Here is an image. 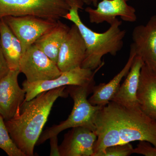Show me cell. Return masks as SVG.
I'll list each match as a JSON object with an SVG mask.
<instances>
[{"mask_svg": "<svg viewBox=\"0 0 156 156\" xmlns=\"http://www.w3.org/2000/svg\"><path fill=\"white\" fill-rule=\"evenodd\" d=\"M97 139L93 156L106 147L134 141H145L156 147V121L140 108H130L111 101L95 118Z\"/></svg>", "mask_w": 156, "mask_h": 156, "instance_id": "6da1fadb", "label": "cell"}, {"mask_svg": "<svg viewBox=\"0 0 156 156\" xmlns=\"http://www.w3.org/2000/svg\"><path fill=\"white\" fill-rule=\"evenodd\" d=\"M66 86L42 92L24 101L12 119L5 121L14 143L26 156H34L35 145L42 133L54 102L66 98Z\"/></svg>", "mask_w": 156, "mask_h": 156, "instance_id": "7a4b0ae2", "label": "cell"}, {"mask_svg": "<svg viewBox=\"0 0 156 156\" xmlns=\"http://www.w3.org/2000/svg\"><path fill=\"white\" fill-rule=\"evenodd\" d=\"M69 12L63 18L76 25L87 46L86 56L81 67L94 70L104 63L102 58L105 55L109 54L115 56L122 50L126 30L121 28L122 22L117 18L105 31H94L84 24L79 15V10L83 9L84 5L83 1L69 0Z\"/></svg>", "mask_w": 156, "mask_h": 156, "instance_id": "3957f363", "label": "cell"}, {"mask_svg": "<svg viewBox=\"0 0 156 156\" xmlns=\"http://www.w3.org/2000/svg\"><path fill=\"white\" fill-rule=\"evenodd\" d=\"M95 81L84 86H68L66 90L74 101L70 114L65 121L48 128L41 133L36 144H41L50 137L58 135L66 129L83 127L95 131V118L96 113L102 107L93 105L87 99L92 93Z\"/></svg>", "mask_w": 156, "mask_h": 156, "instance_id": "277c9868", "label": "cell"}, {"mask_svg": "<svg viewBox=\"0 0 156 156\" xmlns=\"http://www.w3.org/2000/svg\"><path fill=\"white\" fill-rule=\"evenodd\" d=\"M70 9L69 0H0V20L7 16L33 15L58 20Z\"/></svg>", "mask_w": 156, "mask_h": 156, "instance_id": "5b68a950", "label": "cell"}, {"mask_svg": "<svg viewBox=\"0 0 156 156\" xmlns=\"http://www.w3.org/2000/svg\"><path fill=\"white\" fill-rule=\"evenodd\" d=\"M105 63L93 71L89 69L79 67L62 72L58 77L52 79L29 83L26 80L22 83L23 88L25 90L24 101H27L36 97L42 92L51 89L68 86H84L94 82V77L98 70Z\"/></svg>", "mask_w": 156, "mask_h": 156, "instance_id": "8992f818", "label": "cell"}, {"mask_svg": "<svg viewBox=\"0 0 156 156\" xmlns=\"http://www.w3.org/2000/svg\"><path fill=\"white\" fill-rule=\"evenodd\" d=\"M3 20L19 40L23 53L40 37L53 28L58 21L33 15L7 16Z\"/></svg>", "mask_w": 156, "mask_h": 156, "instance_id": "52a82bcc", "label": "cell"}, {"mask_svg": "<svg viewBox=\"0 0 156 156\" xmlns=\"http://www.w3.org/2000/svg\"><path fill=\"white\" fill-rule=\"evenodd\" d=\"M19 70L29 83L52 80L62 73L57 64L34 44L23 53Z\"/></svg>", "mask_w": 156, "mask_h": 156, "instance_id": "ba28073f", "label": "cell"}, {"mask_svg": "<svg viewBox=\"0 0 156 156\" xmlns=\"http://www.w3.org/2000/svg\"><path fill=\"white\" fill-rule=\"evenodd\" d=\"M129 0H101L98 2L95 9L87 7L85 11L89 15L91 23L106 22L111 24L119 17L123 21L135 22L137 20L136 10L128 5Z\"/></svg>", "mask_w": 156, "mask_h": 156, "instance_id": "9c48e42d", "label": "cell"}, {"mask_svg": "<svg viewBox=\"0 0 156 156\" xmlns=\"http://www.w3.org/2000/svg\"><path fill=\"white\" fill-rule=\"evenodd\" d=\"M87 46L77 27L73 23L61 45L57 66L61 72L81 67Z\"/></svg>", "mask_w": 156, "mask_h": 156, "instance_id": "30bf717a", "label": "cell"}, {"mask_svg": "<svg viewBox=\"0 0 156 156\" xmlns=\"http://www.w3.org/2000/svg\"><path fill=\"white\" fill-rule=\"evenodd\" d=\"M133 46L136 56L156 74V15L151 17L145 25L135 27L132 33Z\"/></svg>", "mask_w": 156, "mask_h": 156, "instance_id": "8fae6325", "label": "cell"}, {"mask_svg": "<svg viewBox=\"0 0 156 156\" xmlns=\"http://www.w3.org/2000/svg\"><path fill=\"white\" fill-rule=\"evenodd\" d=\"M20 73L19 69L10 70L0 80V115L5 121L15 115L25 100V90L18 84Z\"/></svg>", "mask_w": 156, "mask_h": 156, "instance_id": "7c38bea8", "label": "cell"}, {"mask_svg": "<svg viewBox=\"0 0 156 156\" xmlns=\"http://www.w3.org/2000/svg\"><path fill=\"white\" fill-rule=\"evenodd\" d=\"M97 139L95 131L83 127H76L65 135L59 146L60 156H93Z\"/></svg>", "mask_w": 156, "mask_h": 156, "instance_id": "4fadbf2b", "label": "cell"}, {"mask_svg": "<svg viewBox=\"0 0 156 156\" xmlns=\"http://www.w3.org/2000/svg\"><path fill=\"white\" fill-rule=\"evenodd\" d=\"M141 57L136 56L126 80L121 85L112 101L130 108H140L137 92L141 68L144 65Z\"/></svg>", "mask_w": 156, "mask_h": 156, "instance_id": "5bb4252c", "label": "cell"}, {"mask_svg": "<svg viewBox=\"0 0 156 156\" xmlns=\"http://www.w3.org/2000/svg\"><path fill=\"white\" fill-rule=\"evenodd\" d=\"M136 56L134 48L131 45L129 58L122 69L108 83H100L93 87V94L88 99L91 104L104 106L112 101L119 89L122 80L129 72Z\"/></svg>", "mask_w": 156, "mask_h": 156, "instance_id": "9a60e30c", "label": "cell"}, {"mask_svg": "<svg viewBox=\"0 0 156 156\" xmlns=\"http://www.w3.org/2000/svg\"><path fill=\"white\" fill-rule=\"evenodd\" d=\"M140 109L156 121V74L144 64L137 92Z\"/></svg>", "mask_w": 156, "mask_h": 156, "instance_id": "2e32d148", "label": "cell"}, {"mask_svg": "<svg viewBox=\"0 0 156 156\" xmlns=\"http://www.w3.org/2000/svg\"><path fill=\"white\" fill-rule=\"evenodd\" d=\"M69 29L58 20L56 25L40 37L34 44L57 64L59 50Z\"/></svg>", "mask_w": 156, "mask_h": 156, "instance_id": "e0dca14e", "label": "cell"}, {"mask_svg": "<svg viewBox=\"0 0 156 156\" xmlns=\"http://www.w3.org/2000/svg\"><path fill=\"white\" fill-rule=\"evenodd\" d=\"M13 32L4 21L0 20V45L10 69H19V63L14 56L12 36Z\"/></svg>", "mask_w": 156, "mask_h": 156, "instance_id": "ac0fdd59", "label": "cell"}, {"mask_svg": "<svg viewBox=\"0 0 156 156\" xmlns=\"http://www.w3.org/2000/svg\"><path fill=\"white\" fill-rule=\"evenodd\" d=\"M0 148L9 156H26L10 136L5 120L0 115Z\"/></svg>", "mask_w": 156, "mask_h": 156, "instance_id": "d6986e66", "label": "cell"}, {"mask_svg": "<svg viewBox=\"0 0 156 156\" xmlns=\"http://www.w3.org/2000/svg\"><path fill=\"white\" fill-rule=\"evenodd\" d=\"M134 148L130 143L117 144L106 147L98 156H129L133 153Z\"/></svg>", "mask_w": 156, "mask_h": 156, "instance_id": "ffe728a7", "label": "cell"}, {"mask_svg": "<svg viewBox=\"0 0 156 156\" xmlns=\"http://www.w3.org/2000/svg\"><path fill=\"white\" fill-rule=\"evenodd\" d=\"M133 153L145 156H156V147L147 141H140L137 147L134 148Z\"/></svg>", "mask_w": 156, "mask_h": 156, "instance_id": "44dd1931", "label": "cell"}, {"mask_svg": "<svg viewBox=\"0 0 156 156\" xmlns=\"http://www.w3.org/2000/svg\"><path fill=\"white\" fill-rule=\"evenodd\" d=\"M10 69L0 45V80L7 75Z\"/></svg>", "mask_w": 156, "mask_h": 156, "instance_id": "7402d4cb", "label": "cell"}, {"mask_svg": "<svg viewBox=\"0 0 156 156\" xmlns=\"http://www.w3.org/2000/svg\"><path fill=\"white\" fill-rule=\"evenodd\" d=\"M50 156H59L60 155L59 151V146L58 144V138L57 135H55L50 137Z\"/></svg>", "mask_w": 156, "mask_h": 156, "instance_id": "603a6c76", "label": "cell"}, {"mask_svg": "<svg viewBox=\"0 0 156 156\" xmlns=\"http://www.w3.org/2000/svg\"><path fill=\"white\" fill-rule=\"evenodd\" d=\"M84 4L88 5H92L95 7H96L98 4L99 0H82Z\"/></svg>", "mask_w": 156, "mask_h": 156, "instance_id": "cb8c5ba5", "label": "cell"}]
</instances>
